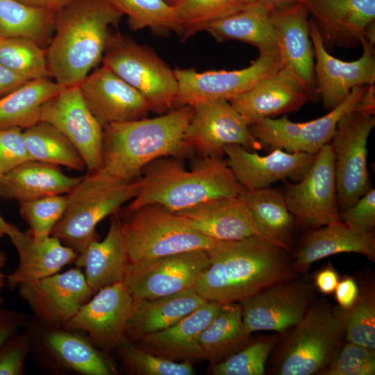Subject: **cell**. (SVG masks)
Segmentation results:
<instances>
[{
	"label": "cell",
	"mask_w": 375,
	"mask_h": 375,
	"mask_svg": "<svg viewBox=\"0 0 375 375\" xmlns=\"http://www.w3.org/2000/svg\"><path fill=\"white\" fill-rule=\"evenodd\" d=\"M148 102L151 111L174 108L178 82L172 70L151 49L118 31L110 33L101 60Z\"/></svg>",
	"instance_id": "cell-7"
},
{
	"label": "cell",
	"mask_w": 375,
	"mask_h": 375,
	"mask_svg": "<svg viewBox=\"0 0 375 375\" xmlns=\"http://www.w3.org/2000/svg\"><path fill=\"white\" fill-rule=\"evenodd\" d=\"M303 124V122H293L285 115L278 119L265 118L249 127L262 148L292 152Z\"/></svg>",
	"instance_id": "cell-46"
},
{
	"label": "cell",
	"mask_w": 375,
	"mask_h": 375,
	"mask_svg": "<svg viewBox=\"0 0 375 375\" xmlns=\"http://www.w3.org/2000/svg\"><path fill=\"white\" fill-rule=\"evenodd\" d=\"M308 15L307 9L299 0L288 7L271 12V19L283 66L300 79L315 99L318 95Z\"/></svg>",
	"instance_id": "cell-25"
},
{
	"label": "cell",
	"mask_w": 375,
	"mask_h": 375,
	"mask_svg": "<svg viewBox=\"0 0 375 375\" xmlns=\"http://www.w3.org/2000/svg\"><path fill=\"white\" fill-rule=\"evenodd\" d=\"M134 299L123 282L95 292L63 327L85 333L98 349H117L126 339Z\"/></svg>",
	"instance_id": "cell-15"
},
{
	"label": "cell",
	"mask_w": 375,
	"mask_h": 375,
	"mask_svg": "<svg viewBox=\"0 0 375 375\" xmlns=\"http://www.w3.org/2000/svg\"><path fill=\"white\" fill-rule=\"evenodd\" d=\"M78 86L103 128L111 124L144 118L151 111L137 90L103 65L90 72Z\"/></svg>",
	"instance_id": "cell-21"
},
{
	"label": "cell",
	"mask_w": 375,
	"mask_h": 375,
	"mask_svg": "<svg viewBox=\"0 0 375 375\" xmlns=\"http://www.w3.org/2000/svg\"><path fill=\"white\" fill-rule=\"evenodd\" d=\"M367 86L353 88L349 96L337 106L330 110L326 115L316 119L303 122L292 152L316 154L331 141L340 119L347 112L356 109Z\"/></svg>",
	"instance_id": "cell-39"
},
{
	"label": "cell",
	"mask_w": 375,
	"mask_h": 375,
	"mask_svg": "<svg viewBox=\"0 0 375 375\" xmlns=\"http://www.w3.org/2000/svg\"><path fill=\"white\" fill-rule=\"evenodd\" d=\"M193 108L185 140L203 157H220L228 145H240L251 151L262 149L249 125L228 101H204Z\"/></svg>",
	"instance_id": "cell-14"
},
{
	"label": "cell",
	"mask_w": 375,
	"mask_h": 375,
	"mask_svg": "<svg viewBox=\"0 0 375 375\" xmlns=\"http://www.w3.org/2000/svg\"><path fill=\"white\" fill-rule=\"evenodd\" d=\"M245 7L257 5L267 9L270 12L288 7L299 0H244Z\"/></svg>",
	"instance_id": "cell-57"
},
{
	"label": "cell",
	"mask_w": 375,
	"mask_h": 375,
	"mask_svg": "<svg viewBox=\"0 0 375 375\" xmlns=\"http://www.w3.org/2000/svg\"><path fill=\"white\" fill-rule=\"evenodd\" d=\"M29 158L77 171L86 170L85 162L71 141L51 124L39 122L23 131Z\"/></svg>",
	"instance_id": "cell-37"
},
{
	"label": "cell",
	"mask_w": 375,
	"mask_h": 375,
	"mask_svg": "<svg viewBox=\"0 0 375 375\" xmlns=\"http://www.w3.org/2000/svg\"><path fill=\"white\" fill-rule=\"evenodd\" d=\"M285 250L258 238L222 241L207 250L210 265L194 290L208 301L241 303L289 280Z\"/></svg>",
	"instance_id": "cell-2"
},
{
	"label": "cell",
	"mask_w": 375,
	"mask_h": 375,
	"mask_svg": "<svg viewBox=\"0 0 375 375\" xmlns=\"http://www.w3.org/2000/svg\"><path fill=\"white\" fill-rule=\"evenodd\" d=\"M243 324L241 303H223L219 311L201 333L199 345L203 359L219 363L249 344Z\"/></svg>",
	"instance_id": "cell-34"
},
{
	"label": "cell",
	"mask_w": 375,
	"mask_h": 375,
	"mask_svg": "<svg viewBox=\"0 0 375 375\" xmlns=\"http://www.w3.org/2000/svg\"><path fill=\"white\" fill-rule=\"evenodd\" d=\"M283 66L277 51L259 53L249 66L238 70L198 72L176 68L174 69L178 82L174 108L213 100L230 101Z\"/></svg>",
	"instance_id": "cell-11"
},
{
	"label": "cell",
	"mask_w": 375,
	"mask_h": 375,
	"mask_svg": "<svg viewBox=\"0 0 375 375\" xmlns=\"http://www.w3.org/2000/svg\"><path fill=\"white\" fill-rule=\"evenodd\" d=\"M375 350L348 342L319 374L320 375H374Z\"/></svg>",
	"instance_id": "cell-47"
},
{
	"label": "cell",
	"mask_w": 375,
	"mask_h": 375,
	"mask_svg": "<svg viewBox=\"0 0 375 375\" xmlns=\"http://www.w3.org/2000/svg\"><path fill=\"white\" fill-rule=\"evenodd\" d=\"M27 319V315L21 311L0 308V347L22 327H25Z\"/></svg>",
	"instance_id": "cell-51"
},
{
	"label": "cell",
	"mask_w": 375,
	"mask_h": 375,
	"mask_svg": "<svg viewBox=\"0 0 375 375\" xmlns=\"http://www.w3.org/2000/svg\"><path fill=\"white\" fill-rule=\"evenodd\" d=\"M126 215L122 229L129 263L191 251H207L222 241L200 233L178 213L158 203L142 206Z\"/></svg>",
	"instance_id": "cell-6"
},
{
	"label": "cell",
	"mask_w": 375,
	"mask_h": 375,
	"mask_svg": "<svg viewBox=\"0 0 375 375\" xmlns=\"http://www.w3.org/2000/svg\"><path fill=\"white\" fill-rule=\"evenodd\" d=\"M0 64L27 80L49 78L46 48L22 37H0Z\"/></svg>",
	"instance_id": "cell-40"
},
{
	"label": "cell",
	"mask_w": 375,
	"mask_h": 375,
	"mask_svg": "<svg viewBox=\"0 0 375 375\" xmlns=\"http://www.w3.org/2000/svg\"><path fill=\"white\" fill-rule=\"evenodd\" d=\"M340 253H356L375 260V239L372 233L355 229L342 221L313 229L299 249L294 268L305 272L314 262Z\"/></svg>",
	"instance_id": "cell-29"
},
{
	"label": "cell",
	"mask_w": 375,
	"mask_h": 375,
	"mask_svg": "<svg viewBox=\"0 0 375 375\" xmlns=\"http://www.w3.org/2000/svg\"><path fill=\"white\" fill-rule=\"evenodd\" d=\"M19 212L35 236L49 235L67 206V194L50 195L19 202Z\"/></svg>",
	"instance_id": "cell-45"
},
{
	"label": "cell",
	"mask_w": 375,
	"mask_h": 375,
	"mask_svg": "<svg viewBox=\"0 0 375 375\" xmlns=\"http://www.w3.org/2000/svg\"><path fill=\"white\" fill-rule=\"evenodd\" d=\"M40 122L62 132L81 154L86 171L101 169L103 128L86 104L78 85L65 87L41 108Z\"/></svg>",
	"instance_id": "cell-16"
},
{
	"label": "cell",
	"mask_w": 375,
	"mask_h": 375,
	"mask_svg": "<svg viewBox=\"0 0 375 375\" xmlns=\"http://www.w3.org/2000/svg\"><path fill=\"white\" fill-rule=\"evenodd\" d=\"M173 6L185 40L205 31L210 23L242 9L245 3L244 0H176Z\"/></svg>",
	"instance_id": "cell-41"
},
{
	"label": "cell",
	"mask_w": 375,
	"mask_h": 375,
	"mask_svg": "<svg viewBox=\"0 0 375 375\" xmlns=\"http://www.w3.org/2000/svg\"><path fill=\"white\" fill-rule=\"evenodd\" d=\"M348 342L375 350V298L372 292L358 295L349 308L334 310Z\"/></svg>",
	"instance_id": "cell-43"
},
{
	"label": "cell",
	"mask_w": 375,
	"mask_h": 375,
	"mask_svg": "<svg viewBox=\"0 0 375 375\" xmlns=\"http://www.w3.org/2000/svg\"><path fill=\"white\" fill-rule=\"evenodd\" d=\"M119 361L126 369L138 375H193L188 362H178L155 354L126 339L117 348Z\"/></svg>",
	"instance_id": "cell-42"
},
{
	"label": "cell",
	"mask_w": 375,
	"mask_h": 375,
	"mask_svg": "<svg viewBox=\"0 0 375 375\" xmlns=\"http://www.w3.org/2000/svg\"><path fill=\"white\" fill-rule=\"evenodd\" d=\"M18 289L19 295L28 304L36 321L62 327L94 294L77 267L22 284Z\"/></svg>",
	"instance_id": "cell-18"
},
{
	"label": "cell",
	"mask_w": 375,
	"mask_h": 375,
	"mask_svg": "<svg viewBox=\"0 0 375 375\" xmlns=\"http://www.w3.org/2000/svg\"><path fill=\"white\" fill-rule=\"evenodd\" d=\"M334 292L335 299L342 308L351 307L359 295L357 283L351 277H344L339 281Z\"/></svg>",
	"instance_id": "cell-52"
},
{
	"label": "cell",
	"mask_w": 375,
	"mask_h": 375,
	"mask_svg": "<svg viewBox=\"0 0 375 375\" xmlns=\"http://www.w3.org/2000/svg\"><path fill=\"white\" fill-rule=\"evenodd\" d=\"M224 153L236 180L247 190L267 188L278 181H299L310 167L315 156L281 149L260 156L238 144L226 146Z\"/></svg>",
	"instance_id": "cell-22"
},
{
	"label": "cell",
	"mask_w": 375,
	"mask_h": 375,
	"mask_svg": "<svg viewBox=\"0 0 375 375\" xmlns=\"http://www.w3.org/2000/svg\"><path fill=\"white\" fill-rule=\"evenodd\" d=\"M165 1L171 5H173L176 1V0H165Z\"/></svg>",
	"instance_id": "cell-60"
},
{
	"label": "cell",
	"mask_w": 375,
	"mask_h": 375,
	"mask_svg": "<svg viewBox=\"0 0 375 375\" xmlns=\"http://www.w3.org/2000/svg\"><path fill=\"white\" fill-rule=\"evenodd\" d=\"M27 6L59 10L75 0H16Z\"/></svg>",
	"instance_id": "cell-56"
},
{
	"label": "cell",
	"mask_w": 375,
	"mask_h": 375,
	"mask_svg": "<svg viewBox=\"0 0 375 375\" xmlns=\"http://www.w3.org/2000/svg\"><path fill=\"white\" fill-rule=\"evenodd\" d=\"M140 189L139 180H120L102 169L87 171L67 194L65 210L51 235L79 254L99 240L97 224L133 200Z\"/></svg>",
	"instance_id": "cell-5"
},
{
	"label": "cell",
	"mask_w": 375,
	"mask_h": 375,
	"mask_svg": "<svg viewBox=\"0 0 375 375\" xmlns=\"http://www.w3.org/2000/svg\"><path fill=\"white\" fill-rule=\"evenodd\" d=\"M56 12L16 0H0V37L27 38L47 48L54 32Z\"/></svg>",
	"instance_id": "cell-36"
},
{
	"label": "cell",
	"mask_w": 375,
	"mask_h": 375,
	"mask_svg": "<svg viewBox=\"0 0 375 375\" xmlns=\"http://www.w3.org/2000/svg\"><path fill=\"white\" fill-rule=\"evenodd\" d=\"M26 326L32 334L31 352L37 362L53 374L112 375L115 367L87 336L62 326L36 321Z\"/></svg>",
	"instance_id": "cell-9"
},
{
	"label": "cell",
	"mask_w": 375,
	"mask_h": 375,
	"mask_svg": "<svg viewBox=\"0 0 375 375\" xmlns=\"http://www.w3.org/2000/svg\"><path fill=\"white\" fill-rule=\"evenodd\" d=\"M193 111L192 106H183L153 118L106 126L101 169L118 179L132 181L158 158L189 156L194 151L186 142L185 132Z\"/></svg>",
	"instance_id": "cell-3"
},
{
	"label": "cell",
	"mask_w": 375,
	"mask_h": 375,
	"mask_svg": "<svg viewBox=\"0 0 375 375\" xmlns=\"http://www.w3.org/2000/svg\"><path fill=\"white\" fill-rule=\"evenodd\" d=\"M28 81L0 64V98L12 92Z\"/></svg>",
	"instance_id": "cell-53"
},
{
	"label": "cell",
	"mask_w": 375,
	"mask_h": 375,
	"mask_svg": "<svg viewBox=\"0 0 375 375\" xmlns=\"http://www.w3.org/2000/svg\"><path fill=\"white\" fill-rule=\"evenodd\" d=\"M312 17L324 46L374 44L375 0H299Z\"/></svg>",
	"instance_id": "cell-19"
},
{
	"label": "cell",
	"mask_w": 375,
	"mask_h": 375,
	"mask_svg": "<svg viewBox=\"0 0 375 375\" xmlns=\"http://www.w3.org/2000/svg\"><path fill=\"white\" fill-rule=\"evenodd\" d=\"M238 196L251 212L260 229L276 245L290 251L294 220L288 208L283 191L270 186L253 190L242 188Z\"/></svg>",
	"instance_id": "cell-33"
},
{
	"label": "cell",
	"mask_w": 375,
	"mask_h": 375,
	"mask_svg": "<svg viewBox=\"0 0 375 375\" xmlns=\"http://www.w3.org/2000/svg\"><path fill=\"white\" fill-rule=\"evenodd\" d=\"M128 18L132 31L149 28L165 35L175 33L182 35V28L173 5L165 0H108Z\"/></svg>",
	"instance_id": "cell-38"
},
{
	"label": "cell",
	"mask_w": 375,
	"mask_h": 375,
	"mask_svg": "<svg viewBox=\"0 0 375 375\" xmlns=\"http://www.w3.org/2000/svg\"><path fill=\"white\" fill-rule=\"evenodd\" d=\"M3 304V299L0 297V308Z\"/></svg>",
	"instance_id": "cell-61"
},
{
	"label": "cell",
	"mask_w": 375,
	"mask_h": 375,
	"mask_svg": "<svg viewBox=\"0 0 375 375\" xmlns=\"http://www.w3.org/2000/svg\"><path fill=\"white\" fill-rule=\"evenodd\" d=\"M274 345L273 340L248 344L224 360L211 365L208 373L212 375H263L265 363Z\"/></svg>",
	"instance_id": "cell-44"
},
{
	"label": "cell",
	"mask_w": 375,
	"mask_h": 375,
	"mask_svg": "<svg viewBox=\"0 0 375 375\" xmlns=\"http://www.w3.org/2000/svg\"><path fill=\"white\" fill-rule=\"evenodd\" d=\"M313 99L300 79L283 66L229 102L250 126L265 118L296 111Z\"/></svg>",
	"instance_id": "cell-23"
},
{
	"label": "cell",
	"mask_w": 375,
	"mask_h": 375,
	"mask_svg": "<svg viewBox=\"0 0 375 375\" xmlns=\"http://www.w3.org/2000/svg\"><path fill=\"white\" fill-rule=\"evenodd\" d=\"M309 31L316 58L314 73L317 93L326 109L330 110L340 104L353 88L374 84V44L364 40L361 42L362 56L353 61H343L328 53L312 19H309Z\"/></svg>",
	"instance_id": "cell-17"
},
{
	"label": "cell",
	"mask_w": 375,
	"mask_h": 375,
	"mask_svg": "<svg viewBox=\"0 0 375 375\" xmlns=\"http://www.w3.org/2000/svg\"><path fill=\"white\" fill-rule=\"evenodd\" d=\"M176 213L191 228L215 240L258 238L275 244L258 226L251 212L239 196L210 199Z\"/></svg>",
	"instance_id": "cell-24"
},
{
	"label": "cell",
	"mask_w": 375,
	"mask_h": 375,
	"mask_svg": "<svg viewBox=\"0 0 375 375\" xmlns=\"http://www.w3.org/2000/svg\"><path fill=\"white\" fill-rule=\"evenodd\" d=\"M8 237L19 257L16 269L6 275L10 289L57 274L78 255L52 235L35 236L15 226Z\"/></svg>",
	"instance_id": "cell-26"
},
{
	"label": "cell",
	"mask_w": 375,
	"mask_h": 375,
	"mask_svg": "<svg viewBox=\"0 0 375 375\" xmlns=\"http://www.w3.org/2000/svg\"><path fill=\"white\" fill-rule=\"evenodd\" d=\"M142 174L140 191L126 214L151 203L177 212L210 199L238 196L243 188L220 157H203L190 169L178 158L163 157L147 165Z\"/></svg>",
	"instance_id": "cell-4"
},
{
	"label": "cell",
	"mask_w": 375,
	"mask_h": 375,
	"mask_svg": "<svg viewBox=\"0 0 375 375\" xmlns=\"http://www.w3.org/2000/svg\"><path fill=\"white\" fill-rule=\"evenodd\" d=\"M354 111L368 117L374 116L375 88L374 84L367 86L366 91L360 99Z\"/></svg>",
	"instance_id": "cell-55"
},
{
	"label": "cell",
	"mask_w": 375,
	"mask_h": 375,
	"mask_svg": "<svg viewBox=\"0 0 375 375\" xmlns=\"http://www.w3.org/2000/svg\"><path fill=\"white\" fill-rule=\"evenodd\" d=\"M222 304L207 301L176 324L146 335L137 342L150 353L169 360L203 359L199 338Z\"/></svg>",
	"instance_id": "cell-27"
},
{
	"label": "cell",
	"mask_w": 375,
	"mask_h": 375,
	"mask_svg": "<svg viewBox=\"0 0 375 375\" xmlns=\"http://www.w3.org/2000/svg\"><path fill=\"white\" fill-rule=\"evenodd\" d=\"M207 301L194 288L152 299H134L126 325V338L137 342L146 335L162 331Z\"/></svg>",
	"instance_id": "cell-31"
},
{
	"label": "cell",
	"mask_w": 375,
	"mask_h": 375,
	"mask_svg": "<svg viewBox=\"0 0 375 375\" xmlns=\"http://www.w3.org/2000/svg\"><path fill=\"white\" fill-rule=\"evenodd\" d=\"M3 175V173L2 172V171L0 169V180L1 179Z\"/></svg>",
	"instance_id": "cell-62"
},
{
	"label": "cell",
	"mask_w": 375,
	"mask_h": 375,
	"mask_svg": "<svg viewBox=\"0 0 375 375\" xmlns=\"http://www.w3.org/2000/svg\"><path fill=\"white\" fill-rule=\"evenodd\" d=\"M339 281L337 272L332 267H326L319 271L315 277L317 288L324 294L333 293Z\"/></svg>",
	"instance_id": "cell-54"
},
{
	"label": "cell",
	"mask_w": 375,
	"mask_h": 375,
	"mask_svg": "<svg viewBox=\"0 0 375 375\" xmlns=\"http://www.w3.org/2000/svg\"><path fill=\"white\" fill-rule=\"evenodd\" d=\"M74 263L83 269L86 282L94 293L123 281L129 260L122 221L117 213L111 218L105 238L90 242Z\"/></svg>",
	"instance_id": "cell-28"
},
{
	"label": "cell",
	"mask_w": 375,
	"mask_h": 375,
	"mask_svg": "<svg viewBox=\"0 0 375 375\" xmlns=\"http://www.w3.org/2000/svg\"><path fill=\"white\" fill-rule=\"evenodd\" d=\"M65 87L49 78L30 80L0 98V128H28L40 122L42 106Z\"/></svg>",
	"instance_id": "cell-35"
},
{
	"label": "cell",
	"mask_w": 375,
	"mask_h": 375,
	"mask_svg": "<svg viewBox=\"0 0 375 375\" xmlns=\"http://www.w3.org/2000/svg\"><path fill=\"white\" fill-rule=\"evenodd\" d=\"M309 288L289 280L273 285L242 301V321L248 334L273 331L283 335L308 309Z\"/></svg>",
	"instance_id": "cell-20"
},
{
	"label": "cell",
	"mask_w": 375,
	"mask_h": 375,
	"mask_svg": "<svg viewBox=\"0 0 375 375\" xmlns=\"http://www.w3.org/2000/svg\"><path fill=\"white\" fill-rule=\"evenodd\" d=\"M340 221L359 231L372 233L375 226V190L371 188L352 206L340 211Z\"/></svg>",
	"instance_id": "cell-50"
},
{
	"label": "cell",
	"mask_w": 375,
	"mask_h": 375,
	"mask_svg": "<svg viewBox=\"0 0 375 375\" xmlns=\"http://www.w3.org/2000/svg\"><path fill=\"white\" fill-rule=\"evenodd\" d=\"M8 338L0 347V375H22L25 362L31 352L32 334L25 326Z\"/></svg>",
	"instance_id": "cell-48"
},
{
	"label": "cell",
	"mask_w": 375,
	"mask_h": 375,
	"mask_svg": "<svg viewBox=\"0 0 375 375\" xmlns=\"http://www.w3.org/2000/svg\"><path fill=\"white\" fill-rule=\"evenodd\" d=\"M283 335L276 362L279 375L319 374L337 355L345 337L334 310L322 306L309 307Z\"/></svg>",
	"instance_id": "cell-8"
},
{
	"label": "cell",
	"mask_w": 375,
	"mask_h": 375,
	"mask_svg": "<svg viewBox=\"0 0 375 375\" xmlns=\"http://www.w3.org/2000/svg\"><path fill=\"white\" fill-rule=\"evenodd\" d=\"M20 128H0V169L3 174L30 160Z\"/></svg>",
	"instance_id": "cell-49"
},
{
	"label": "cell",
	"mask_w": 375,
	"mask_h": 375,
	"mask_svg": "<svg viewBox=\"0 0 375 375\" xmlns=\"http://www.w3.org/2000/svg\"><path fill=\"white\" fill-rule=\"evenodd\" d=\"M81 178L64 174L59 166L30 160L3 174L0 197L19 203L67 194Z\"/></svg>",
	"instance_id": "cell-30"
},
{
	"label": "cell",
	"mask_w": 375,
	"mask_h": 375,
	"mask_svg": "<svg viewBox=\"0 0 375 375\" xmlns=\"http://www.w3.org/2000/svg\"><path fill=\"white\" fill-rule=\"evenodd\" d=\"M15 225L8 223L0 214V238L5 235L9 236Z\"/></svg>",
	"instance_id": "cell-59"
},
{
	"label": "cell",
	"mask_w": 375,
	"mask_h": 375,
	"mask_svg": "<svg viewBox=\"0 0 375 375\" xmlns=\"http://www.w3.org/2000/svg\"><path fill=\"white\" fill-rule=\"evenodd\" d=\"M297 182H286L282 191L288 208L298 224L316 229L340 221L330 144L315 154L310 167Z\"/></svg>",
	"instance_id": "cell-12"
},
{
	"label": "cell",
	"mask_w": 375,
	"mask_h": 375,
	"mask_svg": "<svg viewBox=\"0 0 375 375\" xmlns=\"http://www.w3.org/2000/svg\"><path fill=\"white\" fill-rule=\"evenodd\" d=\"M123 16L108 0H75L58 10L46 48L50 76L63 87L80 84L101 62L110 27Z\"/></svg>",
	"instance_id": "cell-1"
},
{
	"label": "cell",
	"mask_w": 375,
	"mask_h": 375,
	"mask_svg": "<svg viewBox=\"0 0 375 375\" xmlns=\"http://www.w3.org/2000/svg\"><path fill=\"white\" fill-rule=\"evenodd\" d=\"M7 257L4 251L0 250V292L6 285V275L3 272V269L6 265Z\"/></svg>",
	"instance_id": "cell-58"
},
{
	"label": "cell",
	"mask_w": 375,
	"mask_h": 375,
	"mask_svg": "<svg viewBox=\"0 0 375 375\" xmlns=\"http://www.w3.org/2000/svg\"><path fill=\"white\" fill-rule=\"evenodd\" d=\"M375 126L374 116L354 110L339 121L331 138L339 211L352 206L368 192L367 140Z\"/></svg>",
	"instance_id": "cell-10"
},
{
	"label": "cell",
	"mask_w": 375,
	"mask_h": 375,
	"mask_svg": "<svg viewBox=\"0 0 375 375\" xmlns=\"http://www.w3.org/2000/svg\"><path fill=\"white\" fill-rule=\"evenodd\" d=\"M209 265L205 250L173 254L128 263L122 282L134 299H152L194 289Z\"/></svg>",
	"instance_id": "cell-13"
},
{
	"label": "cell",
	"mask_w": 375,
	"mask_h": 375,
	"mask_svg": "<svg viewBox=\"0 0 375 375\" xmlns=\"http://www.w3.org/2000/svg\"><path fill=\"white\" fill-rule=\"evenodd\" d=\"M205 31L217 42L236 40L256 47L260 53L278 51L271 12L260 6H247L210 23Z\"/></svg>",
	"instance_id": "cell-32"
}]
</instances>
